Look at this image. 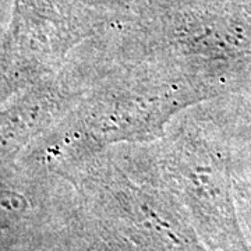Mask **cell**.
I'll list each match as a JSON object with an SVG mask.
<instances>
[{"label":"cell","instance_id":"cell-1","mask_svg":"<svg viewBox=\"0 0 251 251\" xmlns=\"http://www.w3.org/2000/svg\"><path fill=\"white\" fill-rule=\"evenodd\" d=\"M94 1L98 4H103L106 7H126V6H130L138 0H94Z\"/></svg>","mask_w":251,"mask_h":251}]
</instances>
